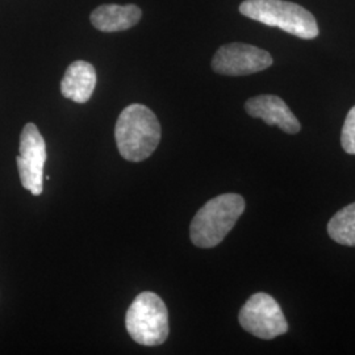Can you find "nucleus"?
Wrapping results in <instances>:
<instances>
[{"label":"nucleus","instance_id":"20e7f679","mask_svg":"<svg viewBox=\"0 0 355 355\" xmlns=\"http://www.w3.org/2000/svg\"><path fill=\"white\" fill-rule=\"evenodd\" d=\"M128 333L142 346L162 345L168 337V312L164 300L154 292L140 293L125 316Z\"/></svg>","mask_w":355,"mask_h":355},{"label":"nucleus","instance_id":"423d86ee","mask_svg":"<svg viewBox=\"0 0 355 355\" xmlns=\"http://www.w3.org/2000/svg\"><path fill=\"white\" fill-rule=\"evenodd\" d=\"M19 150L16 164L21 184L32 195L38 196L44 190V167L48 154L45 140L33 123L23 128Z\"/></svg>","mask_w":355,"mask_h":355},{"label":"nucleus","instance_id":"f03ea898","mask_svg":"<svg viewBox=\"0 0 355 355\" xmlns=\"http://www.w3.org/2000/svg\"><path fill=\"white\" fill-rule=\"evenodd\" d=\"M245 207V199L239 193H223L207 202L192 218V243L203 249L217 246L236 225Z\"/></svg>","mask_w":355,"mask_h":355},{"label":"nucleus","instance_id":"f8f14e48","mask_svg":"<svg viewBox=\"0 0 355 355\" xmlns=\"http://www.w3.org/2000/svg\"><path fill=\"white\" fill-rule=\"evenodd\" d=\"M341 144L345 152L355 154V105L349 111L345 119Z\"/></svg>","mask_w":355,"mask_h":355},{"label":"nucleus","instance_id":"1a4fd4ad","mask_svg":"<svg viewBox=\"0 0 355 355\" xmlns=\"http://www.w3.org/2000/svg\"><path fill=\"white\" fill-rule=\"evenodd\" d=\"M96 86V71L86 61L70 64L61 80V92L66 99L83 104L89 102Z\"/></svg>","mask_w":355,"mask_h":355},{"label":"nucleus","instance_id":"9d476101","mask_svg":"<svg viewBox=\"0 0 355 355\" xmlns=\"http://www.w3.org/2000/svg\"><path fill=\"white\" fill-rule=\"evenodd\" d=\"M142 11L135 4H103L91 13V24L102 32H121L140 21Z\"/></svg>","mask_w":355,"mask_h":355},{"label":"nucleus","instance_id":"7ed1b4c3","mask_svg":"<svg viewBox=\"0 0 355 355\" xmlns=\"http://www.w3.org/2000/svg\"><path fill=\"white\" fill-rule=\"evenodd\" d=\"M240 12L268 26H277L296 37L312 40L318 36L315 16L304 7L286 0H245Z\"/></svg>","mask_w":355,"mask_h":355},{"label":"nucleus","instance_id":"39448f33","mask_svg":"<svg viewBox=\"0 0 355 355\" xmlns=\"http://www.w3.org/2000/svg\"><path fill=\"white\" fill-rule=\"evenodd\" d=\"M239 321L243 329L262 340H272L288 330L279 303L265 292L254 293L248 299L239 313Z\"/></svg>","mask_w":355,"mask_h":355},{"label":"nucleus","instance_id":"0eeeda50","mask_svg":"<svg viewBox=\"0 0 355 355\" xmlns=\"http://www.w3.org/2000/svg\"><path fill=\"white\" fill-rule=\"evenodd\" d=\"M274 62L268 51L254 45L233 42L216 51L212 69L217 74L229 76H250L268 69Z\"/></svg>","mask_w":355,"mask_h":355},{"label":"nucleus","instance_id":"9b49d317","mask_svg":"<svg viewBox=\"0 0 355 355\" xmlns=\"http://www.w3.org/2000/svg\"><path fill=\"white\" fill-rule=\"evenodd\" d=\"M328 234L340 245L355 246V203L334 214L328 223Z\"/></svg>","mask_w":355,"mask_h":355},{"label":"nucleus","instance_id":"6e6552de","mask_svg":"<svg viewBox=\"0 0 355 355\" xmlns=\"http://www.w3.org/2000/svg\"><path fill=\"white\" fill-rule=\"evenodd\" d=\"M246 112L255 119H262L267 125H277L286 133L295 135L302 125L292 114L286 102L275 95H259L249 99L245 104Z\"/></svg>","mask_w":355,"mask_h":355},{"label":"nucleus","instance_id":"f257e3e1","mask_svg":"<svg viewBox=\"0 0 355 355\" xmlns=\"http://www.w3.org/2000/svg\"><path fill=\"white\" fill-rule=\"evenodd\" d=\"M161 124L150 108L130 104L120 114L114 139L119 153L130 162H141L152 155L161 141Z\"/></svg>","mask_w":355,"mask_h":355}]
</instances>
